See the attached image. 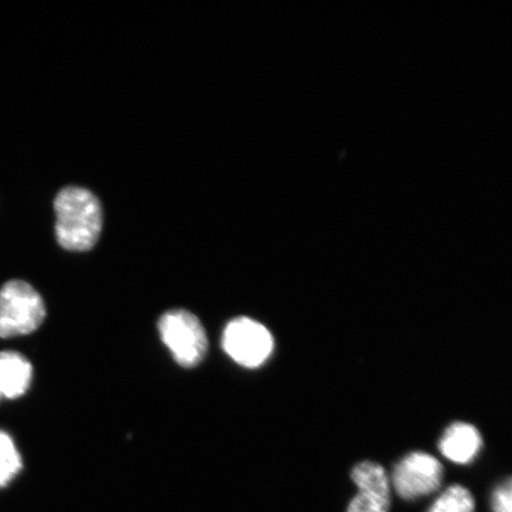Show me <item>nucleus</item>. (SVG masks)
<instances>
[{"label":"nucleus","instance_id":"obj_6","mask_svg":"<svg viewBox=\"0 0 512 512\" xmlns=\"http://www.w3.org/2000/svg\"><path fill=\"white\" fill-rule=\"evenodd\" d=\"M351 478L358 494L351 499L347 512H389L390 480L382 465L373 462L357 464Z\"/></svg>","mask_w":512,"mask_h":512},{"label":"nucleus","instance_id":"obj_7","mask_svg":"<svg viewBox=\"0 0 512 512\" xmlns=\"http://www.w3.org/2000/svg\"><path fill=\"white\" fill-rule=\"evenodd\" d=\"M482 445V435L475 426L456 422L441 437L439 450L451 462L467 464L477 456Z\"/></svg>","mask_w":512,"mask_h":512},{"label":"nucleus","instance_id":"obj_5","mask_svg":"<svg viewBox=\"0 0 512 512\" xmlns=\"http://www.w3.org/2000/svg\"><path fill=\"white\" fill-rule=\"evenodd\" d=\"M443 476V465L437 458L425 452H413L395 466L393 485L402 498L415 499L437 491Z\"/></svg>","mask_w":512,"mask_h":512},{"label":"nucleus","instance_id":"obj_8","mask_svg":"<svg viewBox=\"0 0 512 512\" xmlns=\"http://www.w3.org/2000/svg\"><path fill=\"white\" fill-rule=\"evenodd\" d=\"M32 367L27 358L15 351L0 352V394L17 399L27 393Z\"/></svg>","mask_w":512,"mask_h":512},{"label":"nucleus","instance_id":"obj_9","mask_svg":"<svg viewBox=\"0 0 512 512\" xmlns=\"http://www.w3.org/2000/svg\"><path fill=\"white\" fill-rule=\"evenodd\" d=\"M21 454L9 434L0 431V488L9 485L22 470Z\"/></svg>","mask_w":512,"mask_h":512},{"label":"nucleus","instance_id":"obj_2","mask_svg":"<svg viewBox=\"0 0 512 512\" xmlns=\"http://www.w3.org/2000/svg\"><path fill=\"white\" fill-rule=\"evenodd\" d=\"M46 318L40 293L22 280L8 281L0 288V338L29 335Z\"/></svg>","mask_w":512,"mask_h":512},{"label":"nucleus","instance_id":"obj_10","mask_svg":"<svg viewBox=\"0 0 512 512\" xmlns=\"http://www.w3.org/2000/svg\"><path fill=\"white\" fill-rule=\"evenodd\" d=\"M475 511V499L469 490L462 485H452L437 501L434 502L428 512H473Z\"/></svg>","mask_w":512,"mask_h":512},{"label":"nucleus","instance_id":"obj_11","mask_svg":"<svg viewBox=\"0 0 512 512\" xmlns=\"http://www.w3.org/2000/svg\"><path fill=\"white\" fill-rule=\"evenodd\" d=\"M512 490L511 480L499 486L492 497V509L494 512H512Z\"/></svg>","mask_w":512,"mask_h":512},{"label":"nucleus","instance_id":"obj_3","mask_svg":"<svg viewBox=\"0 0 512 512\" xmlns=\"http://www.w3.org/2000/svg\"><path fill=\"white\" fill-rule=\"evenodd\" d=\"M159 332L164 344L179 366L194 368L206 357V330L195 315L184 310L166 312L159 320Z\"/></svg>","mask_w":512,"mask_h":512},{"label":"nucleus","instance_id":"obj_12","mask_svg":"<svg viewBox=\"0 0 512 512\" xmlns=\"http://www.w3.org/2000/svg\"><path fill=\"white\" fill-rule=\"evenodd\" d=\"M0 398H2V394H0Z\"/></svg>","mask_w":512,"mask_h":512},{"label":"nucleus","instance_id":"obj_4","mask_svg":"<svg viewBox=\"0 0 512 512\" xmlns=\"http://www.w3.org/2000/svg\"><path fill=\"white\" fill-rule=\"evenodd\" d=\"M222 347L233 361L246 368H258L271 356L274 342L264 325L247 317L228 323L223 331Z\"/></svg>","mask_w":512,"mask_h":512},{"label":"nucleus","instance_id":"obj_1","mask_svg":"<svg viewBox=\"0 0 512 512\" xmlns=\"http://www.w3.org/2000/svg\"><path fill=\"white\" fill-rule=\"evenodd\" d=\"M56 239L70 252H87L98 242L102 230L101 203L92 191L67 187L54 202Z\"/></svg>","mask_w":512,"mask_h":512}]
</instances>
